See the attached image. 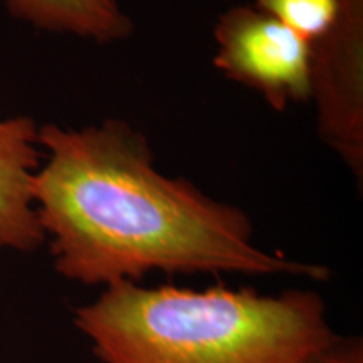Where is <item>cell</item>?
<instances>
[{
	"mask_svg": "<svg viewBox=\"0 0 363 363\" xmlns=\"http://www.w3.org/2000/svg\"><path fill=\"white\" fill-rule=\"evenodd\" d=\"M39 145L49 157L34 175V207L62 278L108 288L155 271L330 276L325 266L261 249L246 212L158 172L145 136L125 121L48 125Z\"/></svg>",
	"mask_w": 363,
	"mask_h": 363,
	"instance_id": "obj_1",
	"label": "cell"
},
{
	"mask_svg": "<svg viewBox=\"0 0 363 363\" xmlns=\"http://www.w3.org/2000/svg\"><path fill=\"white\" fill-rule=\"evenodd\" d=\"M72 323L101 363H303L337 337L311 289L116 283Z\"/></svg>",
	"mask_w": 363,
	"mask_h": 363,
	"instance_id": "obj_2",
	"label": "cell"
},
{
	"mask_svg": "<svg viewBox=\"0 0 363 363\" xmlns=\"http://www.w3.org/2000/svg\"><path fill=\"white\" fill-rule=\"evenodd\" d=\"M214 38L216 66L261 94L274 110L311 98L313 45L256 6L222 13Z\"/></svg>",
	"mask_w": 363,
	"mask_h": 363,
	"instance_id": "obj_3",
	"label": "cell"
},
{
	"mask_svg": "<svg viewBox=\"0 0 363 363\" xmlns=\"http://www.w3.org/2000/svg\"><path fill=\"white\" fill-rule=\"evenodd\" d=\"M38 145L39 128L34 120H0V251L29 252L45 240L33 199L40 162Z\"/></svg>",
	"mask_w": 363,
	"mask_h": 363,
	"instance_id": "obj_4",
	"label": "cell"
},
{
	"mask_svg": "<svg viewBox=\"0 0 363 363\" xmlns=\"http://www.w3.org/2000/svg\"><path fill=\"white\" fill-rule=\"evenodd\" d=\"M16 19L51 33L74 34L99 44L130 38L131 21L120 0H7Z\"/></svg>",
	"mask_w": 363,
	"mask_h": 363,
	"instance_id": "obj_5",
	"label": "cell"
},
{
	"mask_svg": "<svg viewBox=\"0 0 363 363\" xmlns=\"http://www.w3.org/2000/svg\"><path fill=\"white\" fill-rule=\"evenodd\" d=\"M256 7L311 45L328 33L338 13L337 0H256Z\"/></svg>",
	"mask_w": 363,
	"mask_h": 363,
	"instance_id": "obj_6",
	"label": "cell"
},
{
	"mask_svg": "<svg viewBox=\"0 0 363 363\" xmlns=\"http://www.w3.org/2000/svg\"><path fill=\"white\" fill-rule=\"evenodd\" d=\"M303 363H363V340L337 335Z\"/></svg>",
	"mask_w": 363,
	"mask_h": 363,
	"instance_id": "obj_7",
	"label": "cell"
}]
</instances>
